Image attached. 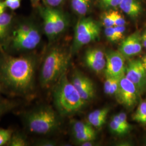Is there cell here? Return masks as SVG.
Instances as JSON below:
<instances>
[{"label": "cell", "instance_id": "1", "mask_svg": "<svg viewBox=\"0 0 146 146\" xmlns=\"http://www.w3.org/2000/svg\"><path fill=\"white\" fill-rule=\"evenodd\" d=\"M37 67L36 58L31 55L0 57V81L5 88L26 95L34 89Z\"/></svg>", "mask_w": 146, "mask_h": 146}, {"label": "cell", "instance_id": "2", "mask_svg": "<svg viewBox=\"0 0 146 146\" xmlns=\"http://www.w3.org/2000/svg\"><path fill=\"white\" fill-rule=\"evenodd\" d=\"M53 99L58 113L62 116L74 114L82 109L86 104L71 81L69 80L66 72L54 84Z\"/></svg>", "mask_w": 146, "mask_h": 146}, {"label": "cell", "instance_id": "3", "mask_svg": "<svg viewBox=\"0 0 146 146\" xmlns=\"http://www.w3.org/2000/svg\"><path fill=\"white\" fill-rule=\"evenodd\" d=\"M70 58V53L61 47H54L47 53L42 63L40 75L42 88H47L57 82L66 72Z\"/></svg>", "mask_w": 146, "mask_h": 146}, {"label": "cell", "instance_id": "4", "mask_svg": "<svg viewBox=\"0 0 146 146\" xmlns=\"http://www.w3.org/2000/svg\"><path fill=\"white\" fill-rule=\"evenodd\" d=\"M23 121L29 131L42 135L56 131L60 125L57 113L47 106H40L27 111L23 116Z\"/></svg>", "mask_w": 146, "mask_h": 146}, {"label": "cell", "instance_id": "5", "mask_svg": "<svg viewBox=\"0 0 146 146\" xmlns=\"http://www.w3.org/2000/svg\"><path fill=\"white\" fill-rule=\"evenodd\" d=\"M41 40L38 27L31 22H23L16 27L10 38V44L17 52L29 51L36 48Z\"/></svg>", "mask_w": 146, "mask_h": 146}, {"label": "cell", "instance_id": "6", "mask_svg": "<svg viewBox=\"0 0 146 146\" xmlns=\"http://www.w3.org/2000/svg\"><path fill=\"white\" fill-rule=\"evenodd\" d=\"M101 29L99 24L92 18H82L78 22L75 29L73 51L99 38Z\"/></svg>", "mask_w": 146, "mask_h": 146}, {"label": "cell", "instance_id": "7", "mask_svg": "<svg viewBox=\"0 0 146 146\" xmlns=\"http://www.w3.org/2000/svg\"><path fill=\"white\" fill-rule=\"evenodd\" d=\"M140 93L135 84L125 76L120 78L115 94L117 101L126 108H131L137 104Z\"/></svg>", "mask_w": 146, "mask_h": 146}, {"label": "cell", "instance_id": "8", "mask_svg": "<svg viewBox=\"0 0 146 146\" xmlns=\"http://www.w3.org/2000/svg\"><path fill=\"white\" fill-rule=\"evenodd\" d=\"M106 77L121 78L125 75V57L119 51L110 50L106 52Z\"/></svg>", "mask_w": 146, "mask_h": 146}, {"label": "cell", "instance_id": "9", "mask_svg": "<svg viewBox=\"0 0 146 146\" xmlns=\"http://www.w3.org/2000/svg\"><path fill=\"white\" fill-rule=\"evenodd\" d=\"M125 76L135 84L140 94L146 91V72L141 60H131L125 67Z\"/></svg>", "mask_w": 146, "mask_h": 146}, {"label": "cell", "instance_id": "10", "mask_svg": "<svg viewBox=\"0 0 146 146\" xmlns=\"http://www.w3.org/2000/svg\"><path fill=\"white\" fill-rule=\"evenodd\" d=\"M71 82L85 102L92 99L95 95V88L93 81L80 72L73 74Z\"/></svg>", "mask_w": 146, "mask_h": 146}, {"label": "cell", "instance_id": "11", "mask_svg": "<svg viewBox=\"0 0 146 146\" xmlns=\"http://www.w3.org/2000/svg\"><path fill=\"white\" fill-rule=\"evenodd\" d=\"M141 35L136 31L127 37L121 42L119 51L126 57H131L141 52L142 49Z\"/></svg>", "mask_w": 146, "mask_h": 146}, {"label": "cell", "instance_id": "12", "mask_svg": "<svg viewBox=\"0 0 146 146\" xmlns=\"http://www.w3.org/2000/svg\"><path fill=\"white\" fill-rule=\"evenodd\" d=\"M39 11L43 20L44 33L49 41H52L56 36L52 16V7L47 5L40 7L39 8Z\"/></svg>", "mask_w": 146, "mask_h": 146}, {"label": "cell", "instance_id": "13", "mask_svg": "<svg viewBox=\"0 0 146 146\" xmlns=\"http://www.w3.org/2000/svg\"><path fill=\"white\" fill-rule=\"evenodd\" d=\"M119 7L127 15L134 19L140 15L143 10L139 0H122Z\"/></svg>", "mask_w": 146, "mask_h": 146}, {"label": "cell", "instance_id": "14", "mask_svg": "<svg viewBox=\"0 0 146 146\" xmlns=\"http://www.w3.org/2000/svg\"><path fill=\"white\" fill-rule=\"evenodd\" d=\"M109 111V108L105 107L91 112L88 116L89 123L96 128H101L106 121Z\"/></svg>", "mask_w": 146, "mask_h": 146}, {"label": "cell", "instance_id": "15", "mask_svg": "<svg viewBox=\"0 0 146 146\" xmlns=\"http://www.w3.org/2000/svg\"><path fill=\"white\" fill-rule=\"evenodd\" d=\"M52 13L55 25V34L57 37L65 31L68 27V21L66 16L61 11L52 7Z\"/></svg>", "mask_w": 146, "mask_h": 146}, {"label": "cell", "instance_id": "16", "mask_svg": "<svg viewBox=\"0 0 146 146\" xmlns=\"http://www.w3.org/2000/svg\"><path fill=\"white\" fill-rule=\"evenodd\" d=\"M84 61L89 68L95 73H99L104 70L106 64V58L98 59L85 54Z\"/></svg>", "mask_w": 146, "mask_h": 146}, {"label": "cell", "instance_id": "17", "mask_svg": "<svg viewBox=\"0 0 146 146\" xmlns=\"http://www.w3.org/2000/svg\"><path fill=\"white\" fill-rule=\"evenodd\" d=\"M13 16L7 13L0 16V41L5 39L10 31Z\"/></svg>", "mask_w": 146, "mask_h": 146}, {"label": "cell", "instance_id": "18", "mask_svg": "<svg viewBox=\"0 0 146 146\" xmlns=\"http://www.w3.org/2000/svg\"><path fill=\"white\" fill-rule=\"evenodd\" d=\"M92 0H71V7L78 15H86L91 5Z\"/></svg>", "mask_w": 146, "mask_h": 146}, {"label": "cell", "instance_id": "19", "mask_svg": "<svg viewBox=\"0 0 146 146\" xmlns=\"http://www.w3.org/2000/svg\"><path fill=\"white\" fill-rule=\"evenodd\" d=\"M110 128L113 133L117 135H123L129 131L120 121L117 115H114L112 117L110 122Z\"/></svg>", "mask_w": 146, "mask_h": 146}, {"label": "cell", "instance_id": "20", "mask_svg": "<svg viewBox=\"0 0 146 146\" xmlns=\"http://www.w3.org/2000/svg\"><path fill=\"white\" fill-rule=\"evenodd\" d=\"M132 119L142 125H146V101H143L139 104Z\"/></svg>", "mask_w": 146, "mask_h": 146}, {"label": "cell", "instance_id": "21", "mask_svg": "<svg viewBox=\"0 0 146 146\" xmlns=\"http://www.w3.org/2000/svg\"><path fill=\"white\" fill-rule=\"evenodd\" d=\"M29 145V142L27 137L21 132L13 133L7 146H27Z\"/></svg>", "mask_w": 146, "mask_h": 146}, {"label": "cell", "instance_id": "22", "mask_svg": "<svg viewBox=\"0 0 146 146\" xmlns=\"http://www.w3.org/2000/svg\"><path fill=\"white\" fill-rule=\"evenodd\" d=\"M73 135L75 140L79 143H82L87 141H93L96 138V133L95 130L73 134Z\"/></svg>", "mask_w": 146, "mask_h": 146}, {"label": "cell", "instance_id": "23", "mask_svg": "<svg viewBox=\"0 0 146 146\" xmlns=\"http://www.w3.org/2000/svg\"><path fill=\"white\" fill-rule=\"evenodd\" d=\"M73 134L80 133L84 131H88L94 130L93 127L89 122H84L80 121H74L72 125Z\"/></svg>", "mask_w": 146, "mask_h": 146}, {"label": "cell", "instance_id": "24", "mask_svg": "<svg viewBox=\"0 0 146 146\" xmlns=\"http://www.w3.org/2000/svg\"><path fill=\"white\" fill-rule=\"evenodd\" d=\"M13 133L9 129L0 128V146H7Z\"/></svg>", "mask_w": 146, "mask_h": 146}, {"label": "cell", "instance_id": "25", "mask_svg": "<svg viewBox=\"0 0 146 146\" xmlns=\"http://www.w3.org/2000/svg\"><path fill=\"white\" fill-rule=\"evenodd\" d=\"M102 22L105 28L114 27L115 26L112 10L108 11L104 13L102 15Z\"/></svg>", "mask_w": 146, "mask_h": 146}, {"label": "cell", "instance_id": "26", "mask_svg": "<svg viewBox=\"0 0 146 146\" xmlns=\"http://www.w3.org/2000/svg\"><path fill=\"white\" fill-rule=\"evenodd\" d=\"M100 5L105 9L119 7L122 0H99Z\"/></svg>", "mask_w": 146, "mask_h": 146}, {"label": "cell", "instance_id": "27", "mask_svg": "<svg viewBox=\"0 0 146 146\" xmlns=\"http://www.w3.org/2000/svg\"><path fill=\"white\" fill-rule=\"evenodd\" d=\"M16 104L11 101H3L0 104V118L10 110L13 109Z\"/></svg>", "mask_w": 146, "mask_h": 146}, {"label": "cell", "instance_id": "28", "mask_svg": "<svg viewBox=\"0 0 146 146\" xmlns=\"http://www.w3.org/2000/svg\"><path fill=\"white\" fill-rule=\"evenodd\" d=\"M113 11V15L114 21V26H125V20L124 16L122 15L120 12L118 11Z\"/></svg>", "mask_w": 146, "mask_h": 146}, {"label": "cell", "instance_id": "29", "mask_svg": "<svg viewBox=\"0 0 146 146\" xmlns=\"http://www.w3.org/2000/svg\"><path fill=\"white\" fill-rule=\"evenodd\" d=\"M104 34L107 40L110 42H115L119 41L115 34L114 27L105 28Z\"/></svg>", "mask_w": 146, "mask_h": 146}, {"label": "cell", "instance_id": "30", "mask_svg": "<svg viewBox=\"0 0 146 146\" xmlns=\"http://www.w3.org/2000/svg\"><path fill=\"white\" fill-rule=\"evenodd\" d=\"M21 0H5L7 8L12 11L18 9L21 5Z\"/></svg>", "mask_w": 146, "mask_h": 146}, {"label": "cell", "instance_id": "31", "mask_svg": "<svg viewBox=\"0 0 146 146\" xmlns=\"http://www.w3.org/2000/svg\"><path fill=\"white\" fill-rule=\"evenodd\" d=\"M35 146H54L56 145V142L50 139H40L34 143Z\"/></svg>", "mask_w": 146, "mask_h": 146}, {"label": "cell", "instance_id": "32", "mask_svg": "<svg viewBox=\"0 0 146 146\" xmlns=\"http://www.w3.org/2000/svg\"><path fill=\"white\" fill-rule=\"evenodd\" d=\"M115 34L117 38L118 41L121 40L124 36V34L125 31V26H114Z\"/></svg>", "mask_w": 146, "mask_h": 146}, {"label": "cell", "instance_id": "33", "mask_svg": "<svg viewBox=\"0 0 146 146\" xmlns=\"http://www.w3.org/2000/svg\"><path fill=\"white\" fill-rule=\"evenodd\" d=\"M117 116L119 117V119L120 120V121L122 122V123L128 131H130L131 125H129V123L128 122L127 116V115L125 113L121 112L119 114H117Z\"/></svg>", "mask_w": 146, "mask_h": 146}, {"label": "cell", "instance_id": "34", "mask_svg": "<svg viewBox=\"0 0 146 146\" xmlns=\"http://www.w3.org/2000/svg\"><path fill=\"white\" fill-rule=\"evenodd\" d=\"M64 0H43L45 5L52 8H56L60 5Z\"/></svg>", "mask_w": 146, "mask_h": 146}, {"label": "cell", "instance_id": "35", "mask_svg": "<svg viewBox=\"0 0 146 146\" xmlns=\"http://www.w3.org/2000/svg\"><path fill=\"white\" fill-rule=\"evenodd\" d=\"M6 8L7 7L5 5V1H0V16L2 15L3 14L5 13Z\"/></svg>", "mask_w": 146, "mask_h": 146}, {"label": "cell", "instance_id": "36", "mask_svg": "<svg viewBox=\"0 0 146 146\" xmlns=\"http://www.w3.org/2000/svg\"><path fill=\"white\" fill-rule=\"evenodd\" d=\"M141 37L142 46H143L146 49V31H144L142 34H141Z\"/></svg>", "mask_w": 146, "mask_h": 146}, {"label": "cell", "instance_id": "37", "mask_svg": "<svg viewBox=\"0 0 146 146\" xmlns=\"http://www.w3.org/2000/svg\"><path fill=\"white\" fill-rule=\"evenodd\" d=\"M95 143L93 141H87V142H85L84 143H80L81 144V145L83 146H93L94 144Z\"/></svg>", "mask_w": 146, "mask_h": 146}, {"label": "cell", "instance_id": "38", "mask_svg": "<svg viewBox=\"0 0 146 146\" xmlns=\"http://www.w3.org/2000/svg\"><path fill=\"white\" fill-rule=\"evenodd\" d=\"M41 0H31V4L34 7H36L38 5L39 2H40Z\"/></svg>", "mask_w": 146, "mask_h": 146}, {"label": "cell", "instance_id": "39", "mask_svg": "<svg viewBox=\"0 0 146 146\" xmlns=\"http://www.w3.org/2000/svg\"><path fill=\"white\" fill-rule=\"evenodd\" d=\"M5 87H4V86H3V84H2V83L1 82V81H0V92H2L3 90V88H4Z\"/></svg>", "mask_w": 146, "mask_h": 146}, {"label": "cell", "instance_id": "40", "mask_svg": "<svg viewBox=\"0 0 146 146\" xmlns=\"http://www.w3.org/2000/svg\"><path fill=\"white\" fill-rule=\"evenodd\" d=\"M3 101H2V99H1V98H0V104H1V102H2Z\"/></svg>", "mask_w": 146, "mask_h": 146}, {"label": "cell", "instance_id": "41", "mask_svg": "<svg viewBox=\"0 0 146 146\" xmlns=\"http://www.w3.org/2000/svg\"></svg>", "mask_w": 146, "mask_h": 146}]
</instances>
